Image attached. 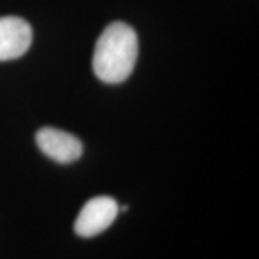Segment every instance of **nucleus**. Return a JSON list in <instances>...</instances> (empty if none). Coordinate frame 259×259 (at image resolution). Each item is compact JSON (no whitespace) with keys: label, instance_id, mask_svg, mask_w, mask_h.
Masks as SVG:
<instances>
[{"label":"nucleus","instance_id":"f257e3e1","mask_svg":"<svg viewBox=\"0 0 259 259\" xmlns=\"http://www.w3.org/2000/svg\"><path fill=\"white\" fill-rule=\"evenodd\" d=\"M139 56V37L124 22H114L104 29L94 49L93 69L105 83H121L128 78Z\"/></svg>","mask_w":259,"mask_h":259},{"label":"nucleus","instance_id":"f03ea898","mask_svg":"<svg viewBox=\"0 0 259 259\" xmlns=\"http://www.w3.org/2000/svg\"><path fill=\"white\" fill-rule=\"evenodd\" d=\"M118 203L108 196L90 199L78 213L75 221V233L81 238H93L107 231L118 216Z\"/></svg>","mask_w":259,"mask_h":259},{"label":"nucleus","instance_id":"7ed1b4c3","mask_svg":"<svg viewBox=\"0 0 259 259\" xmlns=\"http://www.w3.org/2000/svg\"><path fill=\"white\" fill-rule=\"evenodd\" d=\"M35 140L39 150L56 163L71 164L82 156L81 140L62 130L44 127L37 131Z\"/></svg>","mask_w":259,"mask_h":259},{"label":"nucleus","instance_id":"20e7f679","mask_svg":"<svg viewBox=\"0 0 259 259\" xmlns=\"http://www.w3.org/2000/svg\"><path fill=\"white\" fill-rule=\"evenodd\" d=\"M32 28L18 16L0 18V61L18 59L32 45Z\"/></svg>","mask_w":259,"mask_h":259}]
</instances>
